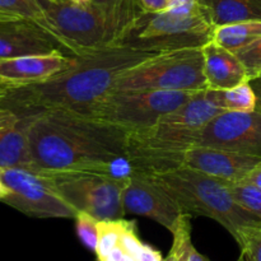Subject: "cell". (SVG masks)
I'll use <instances>...</instances> for the list:
<instances>
[{"instance_id": "22", "label": "cell", "mask_w": 261, "mask_h": 261, "mask_svg": "<svg viewBox=\"0 0 261 261\" xmlns=\"http://www.w3.org/2000/svg\"><path fill=\"white\" fill-rule=\"evenodd\" d=\"M191 216L184 213L178 219L173 234V244L163 261H189L194 245L191 242Z\"/></svg>"}, {"instance_id": "32", "label": "cell", "mask_w": 261, "mask_h": 261, "mask_svg": "<svg viewBox=\"0 0 261 261\" xmlns=\"http://www.w3.org/2000/svg\"><path fill=\"white\" fill-rule=\"evenodd\" d=\"M251 83L255 92H256V111L261 112V81L259 78L252 79Z\"/></svg>"}, {"instance_id": "1", "label": "cell", "mask_w": 261, "mask_h": 261, "mask_svg": "<svg viewBox=\"0 0 261 261\" xmlns=\"http://www.w3.org/2000/svg\"><path fill=\"white\" fill-rule=\"evenodd\" d=\"M28 117V139L35 170L114 171L125 163L129 133L116 125L68 110Z\"/></svg>"}, {"instance_id": "8", "label": "cell", "mask_w": 261, "mask_h": 261, "mask_svg": "<svg viewBox=\"0 0 261 261\" xmlns=\"http://www.w3.org/2000/svg\"><path fill=\"white\" fill-rule=\"evenodd\" d=\"M200 48L162 53L125 71L114 89L199 92L206 89Z\"/></svg>"}, {"instance_id": "15", "label": "cell", "mask_w": 261, "mask_h": 261, "mask_svg": "<svg viewBox=\"0 0 261 261\" xmlns=\"http://www.w3.org/2000/svg\"><path fill=\"white\" fill-rule=\"evenodd\" d=\"M261 165V157L222 148L195 145L188 150L184 166L233 184L245 180Z\"/></svg>"}, {"instance_id": "25", "label": "cell", "mask_w": 261, "mask_h": 261, "mask_svg": "<svg viewBox=\"0 0 261 261\" xmlns=\"http://www.w3.org/2000/svg\"><path fill=\"white\" fill-rule=\"evenodd\" d=\"M234 200L261 219V189L246 180L228 184Z\"/></svg>"}, {"instance_id": "30", "label": "cell", "mask_w": 261, "mask_h": 261, "mask_svg": "<svg viewBox=\"0 0 261 261\" xmlns=\"http://www.w3.org/2000/svg\"><path fill=\"white\" fill-rule=\"evenodd\" d=\"M137 261H163V259L157 250L150 247L149 245L144 244L139 254H138Z\"/></svg>"}, {"instance_id": "29", "label": "cell", "mask_w": 261, "mask_h": 261, "mask_svg": "<svg viewBox=\"0 0 261 261\" xmlns=\"http://www.w3.org/2000/svg\"><path fill=\"white\" fill-rule=\"evenodd\" d=\"M143 13H161L173 5V0H135Z\"/></svg>"}, {"instance_id": "27", "label": "cell", "mask_w": 261, "mask_h": 261, "mask_svg": "<svg viewBox=\"0 0 261 261\" xmlns=\"http://www.w3.org/2000/svg\"><path fill=\"white\" fill-rule=\"evenodd\" d=\"M236 242L241 249L237 261H261V228L247 229Z\"/></svg>"}, {"instance_id": "26", "label": "cell", "mask_w": 261, "mask_h": 261, "mask_svg": "<svg viewBox=\"0 0 261 261\" xmlns=\"http://www.w3.org/2000/svg\"><path fill=\"white\" fill-rule=\"evenodd\" d=\"M76 233L84 246L91 251H96L97 241H98V219L91 214L78 212L75 216Z\"/></svg>"}, {"instance_id": "4", "label": "cell", "mask_w": 261, "mask_h": 261, "mask_svg": "<svg viewBox=\"0 0 261 261\" xmlns=\"http://www.w3.org/2000/svg\"><path fill=\"white\" fill-rule=\"evenodd\" d=\"M150 176L175 199L182 213L214 219L236 241L247 229L261 228L259 217L234 200L228 182L186 166Z\"/></svg>"}, {"instance_id": "16", "label": "cell", "mask_w": 261, "mask_h": 261, "mask_svg": "<svg viewBox=\"0 0 261 261\" xmlns=\"http://www.w3.org/2000/svg\"><path fill=\"white\" fill-rule=\"evenodd\" d=\"M201 54L206 88L224 91L251 81L239 56L212 40L201 47Z\"/></svg>"}, {"instance_id": "3", "label": "cell", "mask_w": 261, "mask_h": 261, "mask_svg": "<svg viewBox=\"0 0 261 261\" xmlns=\"http://www.w3.org/2000/svg\"><path fill=\"white\" fill-rule=\"evenodd\" d=\"M223 112L222 91L206 88L148 129L129 133L125 157L129 171L158 175L184 166L186 152L198 144L204 127Z\"/></svg>"}, {"instance_id": "31", "label": "cell", "mask_w": 261, "mask_h": 261, "mask_svg": "<svg viewBox=\"0 0 261 261\" xmlns=\"http://www.w3.org/2000/svg\"><path fill=\"white\" fill-rule=\"evenodd\" d=\"M245 180L249 181V182H251V184H254L255 186H257V188L261 189V165L259 166V167L255 168V170L252 171V172L250 173V175L247 176Z\"/></svg>"}, {"instance_id": "24", "label": "cell", "mask_w": 261, "mask_h": 261, "mask_svg": "<svg viewBox=\"0 0 261 261\" xmlns=\"http://www.w3.org/2000/svg\"><path fill=\"white\" fill-rule=\"evenodd\" d=\"M41 17L37 0H0V20L25 18L38 22Z\"/></svg>"}, {"instance_id": "6", "label": "cell", "mask_w": 261, "mask_h": 261, "mask_svg": "<svg viewBox=\"0 0 261 261\" xmlns=\"http://www.w3.org/2000/svg\"><path fill=\"white\" fill-rule=\"evenodd\" d=\"M38 20L73 56L112 45L120 30L112 15L91 0H37Z\"/></svg>"}, {"instance_id": "28", "label": "cell", "mask_w": 261, "mask_h": 261, "mask_svg": "<svg viewBox=\"0 0 261 261\" xmlns=\"http://www.w3.org/2000/svg\"><path fill=\"white\" fill-rule=\"evenodd\" d=\"M236 55L246 68L250 79H256L261 73V38L240 50Z\"/></svg>"}, {"instance_id": "34", "label": "cell", "mask_w": 261, "mask_h": 261, "mask_svg": "<svg viewBox=\"0 0 261 261\" xmlns=\"http://www.w3.org/2000/svg\"><path fill=\"white\" fill-rule=\"evenodd\" d=\"M189 261H211V260H209L206 256H204V255H201L199 251H196L195 247H193L190 257H189Z\"/></svg>"}, {"instance_id": "17", "label": "cell", "mask_w": 261, "mask_h": 261, "mask_svg": "<svg viewBox=\"0 0 261 261\" xmlns=\"http://www.w3.org/2000/svg\"><path fill=\"white\" fill-rule=\"evenodd\" d=\"M0 168L35 170L28 139V117L0 130Z\"/></svg>"}, {"instance_id": "21", "label": "cell", "mask_w": 261, "mask_h": 261, "mask_svg": "<svg viewBox=\"0 0 261 261\" xmlns=\"http://www.w3.org/2000/svg\"><path fill=\"white\" fill-rule=\"evenodd\" d=\"M222 99L226 111L250 112L256 110V92L251 81L222 91Z\"/></svg>"}, {"instance_id": "13", "label": "cell", "mask_w": 261, "mask_h": 261, "mask_svg": "<svg viewBox=\"0 0 261 261\" xmlns=\"http://www.w3.org/2000/svg\"><path fill=\"white\" fill-rule=\"evenodd\" d=\"M75 63L76 56L63 51L0 59V84L12 89L43 83L68 70Z\"/></svg>"}, {"instance_id": "37", "label": "cell", "mask_w": 261, "mask_h": 261, "mask_svg": "<svg viewBox=\"0 0 261 261\" xmlns=\"http://www.w3.org/2000/svg\"><path fill=\"white\" fill-rule=\"evenodd\" d=\"M257 78H261V73H260V75H259V76H257Z\"/></svg>"}, {"instance_id": "5", "label": "cell", "mask_w": 261, "mask_h": 261, "mask_svg": "<svg viewBox=\"0 0 261 261\" xmlns=\"http://www.w3.org/2000/svg\"><path fill=\"white\" fill-rule=\"evenodd\" d=\"M213 30L204 5H173L161 13H140L115 45L158 53L200 48L212 40Z\"/></svg>"}, {"instance_id": "14", "label": "cell", "mask_w": 261, "mask_h": 261, "mask_svg": "<svg viewBox=\"0 0 261 261\" xmlns=\"http://www.w3.org/2000/svg\"><path fill=\"white\" fill-rule=\"evenodd\" d=\"M55 51L68 54L63 45L37 20L25 18L0 20V59L41 55Z\"/></svg>"}, {"instance_id": "33", "label": "cell", "mask_w": 261, "mask_h": 261, "mask_svg": "<svg viewBox=\"0 0 261 261\" xmlns=\"http://www.w3.org/2000/svg\"><path fill=\"white\" fill-rule=\"evenodd\" d=\"M3 172H4V170L0 168V201H4L8 198V195H9V189L5 185L4 178H3Z\"/></svg>"}, {"instance_id": "36", "label": "cell", "mask_w": 261, "mask_h": 261, "mask_svg": "<svg viewBox=\"0 0 261 261\" xmlns=\"http://www.w3.org/2000/svg\"><path fill=\"white\" fill-rule=\"evenodd\" d=\"M7 93H8V88H5L4 86H2V84H0V103H2L3 99L5 98Z\"/></svg>"}, {"instance_id": "35", "label": "cell", "mask_w": 261, "mask_h": 261, "mask_svg": "<svg viewBox=\"0 0 261 261\" xmlns=\"http://www.w3.org/2000/svg\"><path fill=\"white\" fill-rule=\"evenodd\" d=\"M173 5H203V3L201 0H173Z\"/></svg>"}, {"instance_id": "20", "label": "cell", "mask_w": 261, "mask_h": 261, "mask_svg": "<svg viewBox=\"0 0 261 261\" xmlns=\"http://www.w3.org/2000/svg\"><path fill=\"white\" fill-rule=\"evenodd\" d=\"M127 224L129 222L124 219L98 222V241H97V247L94 251L97 255V260H105L119 246L120 239Z\"/></svg>"}, {"instance_id": "19", "label": "cell", "mask_w": 261, "mask_h": 261, "mask_svg": "<svg viewBox=\"0 0 261 261\" xmlns=\"http://www.w3.org/2000/svg\"><path fill=\"white\" fill-rule=\"evenodd\" d=\"M259 38H261V20H245L217 25L212 36L213 42L234 54Z\"/></svg>"}, {"instance_id": "11", "label": "cell", "mask_w": 261, "mask_h": 261, "mask_svg": "<svg viewBox=\"0 0 261 261\" xmlns=\"http://www.w3.org/2000/svg\"><path fill=\"white\" fill-rule=\"evenodd\" d=\"M125 214L147 217L172 233L182 216L180 206L168 191L149 173L129 171L122 190Z\"/></svg>"}, {"instance_id": "38", "label": "cell", "mask_w": 261, "mask_h": 261, "mask_svg": "<svg viewBox=\"0 0 261 261\" xmlns=\"http://www.w3.org/2000/svg\"><path fill=\"white\" fill-rule=\"evenodd\" d=\"M259 79H260V81H261V78H259Z\"/></svg>"}, {"instance_id": "12", "label": "cell", "mask_w": 261, "mask_h": 261, "mask_svg": "<svg viewBox=\"0 0 261 261\" xmlns=\"http://www.w3.org/2000/svg\"><path fill=\"white\" fill-rule=\"evenodd\" d=\"M261 157V112L226 111L201 132L198 144Z\"/></svg>"}, {"instance_id": "9", "label": "cell", "mask_w": 261, "mask_h": 261, "mask_svg": "<svg viewBox=\"0 0 261 261\" xmlns=\"http://www.w3.org/2000/svg\"><path fill=\"white\" fill-rule=\"evenodd\" d=\"M64 199L78 212L98 221H115L125 216L122 190L125 175L106 170H71L50 173Z\"/></svg>"}, {"instance_id": "23", "label": "cell", "mask_w": 261, "mask_h": 261, "mask_svg": "<svg viewBox=\"0 0 261 261\" xmlns=\"http://www.w3.org/2000/svg\"><path fill=\"white\" fill-rule=\"evenodd\" d=\"M91 2L101 5L112 15L120 30V35L142 13L135 0H91Z\"/></svg>"}, {"instance_id": "10", "label": "cell", "mask_w": 261, "mask_h": 261, "mask_svg": "<svg viewBox=\"0 0 261 261\" xmlns=\"http://www.w3.org/2000/svg\"><path fill=\"white\" fill-rule=\"evenodd\" d=\"M9 195L3 203L33 218H75L76 211L61 196L50 173L27 168L3 172Z\"/></svg>"}, {"instance_id": "18", "label": "cell", "mask_w": 261, "mask_h": 261, "mask_svg": "<svg viewBox=\"0 0 261 261\" xmlns=\"http://www.w3.org/2000/svg\"><path fill=\"white\" fill-rule=\"evenodd\" d=\"M214 27L261 20V0H201Z\"/></svg>"}, {"instance_id": "2", "label": "cell", "mask_w": 261, "mask_h": 261, "mask_svg": "<svg viewBox=\"0 0 261 261\" xmlns=\"http://www.w3.org/2000/svg\"><path fill=\"white\" fill-rule=\"evenodd\" d=\"M162 53L107 45L76 56L68 70L43 83L8 89L2 103L18 116H32L53 110H68L87 115L89 110L114 89L120 76Z\"/></svg>"}, {"instance_id": "7", "label": "cell", "mask_w": 261, "mask_h": 261, "mask_svg": "<svg viewBox=\"0 0 261 261\" xmlns=\"http://www.w3.org/2000/svg\"><path fill=\"white\" fill-rule=\"evenodd\" d=\"M196 92L155 89H112L88 111L87 116L116 125L127 133L154 125L165 115L175 111Z\"/></svg>"}]
</instances>
